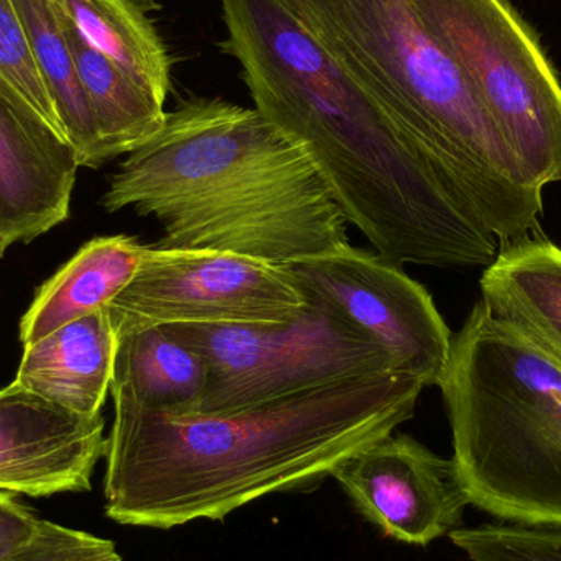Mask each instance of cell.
Masks as SVG:
<instances>
[{
    "label": "cell",
    "instance_id": "5",
    "mask_svg": "<svg viewBox=\"0 0 561 561\" xmlns=\"http://www.w3.org/2000/svg\"><path fill=\"white\" fill-rule=\"evenodd\" d=\"M438 388L470 506L561 529V365L477 304Z\"/></svg>",
    "mask_w": 561,
    "mask_h": 561
},
{
    "label": "cell",
    "instance_id": "7",
    "mask_svg": "<svg viewBox=\"0 0 561 561\" xmlns=\"http://www.w3.org/2000/svg\"><path fill=\"white\" fill-rule=\"evenodd\" d=\"M460 66L534 190L561 183V84L510 0H412Z\"/></svg>",
    "mask_w": 561,
    "mask_h": 561
},
{
    "label": "cell",
    "instance_id": "21",
    "mask_svg": "<svg viewBox=\"0 0 561 561\" xmlns=\"http://www.w3.org/2000/svg\"><path fill=\"white\" fill-rule=\"evenodd\" d=\"M450 539L471 561H561V529L483 524L458 527Z\"/></svg>",
    "mask_w": 561,
    "mask_h": 561
},
{
    "label": "cell",
    "instance_id": "15",
    "mask_svg": "<svg viewBox=\"0 0 561 561\" xmlns=\"http://www.w3.org/2000/svg\"><path fill=\"white\" fill-rule=\"evenodd\" d=\"M147 245L127 236L85 243L38 290L19 325L23 346L59 327L107 307L137 276Z\"/></svg>",
    "mask_w": 561,
    "mask_h": 561
},
{
    "label": "cell",
    "instance_id": "11",
    "mask_svg": "<svg viewBox=\"0 0 561 561\" xmlns=\"http://www.w3.org/2000/svg\"><path fill=\"white\" fill-rule=\"evenodd\" d=\"M104 415L58 408L13 381L0 391V493H88L107 451Z\"/></svg>",
    "mask_w": 561,
    "mask_h": 561
},
{
    "label": "cell",
    "instance_id": "10",
    "mask_svg": "<svg viewBox=\"0 0 561 561\" xmlns=\"http://www.w3.org/2000/svg\"><path fill=\"white\" fill-rule=\"evenodd\" d=\"M332 477L366 520L409 546H428L458 529L470 506L454 458L404 434L362 448Z\"/></svg>",
    "mask_w": 561,
    "mask_h": 561
},
{
    "label": "cell",
    "instance_id": "9",
    "mask_svg": "<svg viewBox=\"0 0 561 561\" xmlns=\"http://www.w3.org/2000/svg\"><path fill=\"white\" fill-rule=\"evenodd\" d=\"M284 266L307 297L329 304L382 346L399 371L425 388L440 385L454 340L428 290L402 266L350 243Z\"/></svg>",
    "mask_w": 561,
    "mask_h": 561
},
{
    "label": "cell",
    "instance_id": "8",
    "mask_svg": "<svg viewBox=\"0 0 561 561\" xmlns=\"http://www.w3.org/2000/svg\"><path fill=\"white\" fill-rule=\"evenodd\" d=\"M307 304L284 265L210 250L147 247L134 280L108 304L118 336L178 323H278Z\"/></svg>",
    "mask_w": 561,
    "mask_h": 561
},
{
    "label": "cell",
    "instance_id": "22",
    "mask_svg": "<svg viewBox=\"0 0 561 561\" xmlns=\"http://www.w3.org/2000/svg\"><path fill=\"white\" fill-rule=\"evenodd\" d=\"M7 561H122L115 543L43 520L36 539Z\"/></svg>",
    "mask_w": 561,
    "mask_h": 561
},
{
    "label": "cell",
    "instance_id": "6",
    "mask_svg": "<svg viewBox=\"0 0 561 561\" xmlns=\"http://www.w3.org/2000/svg\"><path fill=\"white\" fill-rule=\"evenodd\" d=\"M163 329L207 363L203 414L240 411L358 376L402 373L382 346L316 297L284 322Z\"/></svg>",
    "mask_w": 561,
    "mask_h": 561
},
{
    "label": "cell",
    "instance_id": "14",
    "mask_svg": "<svg viewBox=\"0 0 561 561\" xmlns=\"http://www.w3.org/2000/svg\"><path fill=\"white\" fill-rule=\"evenodd\" d=\"M484 310L561 365V250L542 240L507 247L481 278Z\"/></svg>",
    "mask_w": 561,
    "mask_h": 561
},
{
    "label": "cell",
    "instance_id": "13",
    "mask_svg": "<svg viewBox=\"0 0 561 561\" xmlns=\"http://www.w3.org/2000/svg\"><path fill=\"white\" fill-rule=\"evenodd\" d=\"M117 343L108 307H102L23 346L15 381L58 408L101 414Z\"/></svg>",
    "mask_w": 561,
    "mask_h": 561
},
{
    "label": "cell",
    "instance_id": "1",
    "mask_svg": "<svg viewBox=\"0 0 561 561\" xmlns=\"http://www.w3.org/2000/svg\"><path fill=\"white\" fill-rule=\"evenodd\" d=\"M424 388L405 373H381L240 411L190 415L112 398L105 514L122 526L168 530L317 486L411 421Z\"/></svg>",
    "mask_w": 561,
    "mask_h": 561
},
{
    "label": "cell",
    "instance_id": "16",
    "mask_svg": "<svg viewBox=\"0 0 561 561\" xmlns=\"http://www.w3.org/2000/svg\"><path fill=\"white\" fill-rule=\"evenodd\" d=\"M207 378L203 356L168 335L163 327L118 336L112 398L164 414H197Z\"/></svg>",
    "mask_w": 561,
    "mask_h": 561
},
{
    "label": "cell",
    "instance_id": "12",
    "mask_svg": "<svg viewBox=\"0 0 561 561\" xmlns=\"http://www.w3.org/2000/svg\"><path fill=\"white\" fill-rule=\"evenodd\" d=\"M78 170L65 137L0 99V259L68 219Z\"/></svg>",
    "mask_w": 561,
    "mask_h": 561
},
{
    "label": "cell",
    "instance_id": "20",
    "mask_svg": "<svg viewBox=\"0 0 561 561\" xmlns=\"http://www.w3.org/2000/svg\"><path fill=\"white\" fill-rule=\"evenodd\" d=\"M0 99L66 138L13 0H0Z\"/></svg>",
    "mask_w": 561,
    "mask_h": 561
},
{
    "label": "cell",
    "instance_id": "19",
    "mask_svg": "<svg viewBox=\"0 0 561 561\" xmlns=\"http://www.w3.org/2000/svg\"><path fill=\"white\" fill-rule=\"evenodd\" d=\"M82 38L167 102L171 56L160 33L135 0H55Z\"/></svg>",
    "mask_w": 561,
    "mask_h": 561
},
{
    "label": "cell",
    "instance_id": "3",
    "mask_svg": "<svg viewBox=\"0 0 561 561\" xmlns=\"http://www.w3.org/2000/svg\"><path fill=\"white\" fill-rule=\"evenodd\" d=\"M108 214L153 217L163 250H210L287 265L348 243L346 220L302 145L256 108L191 99L118 164Z\"/></svg>",
    "mask_w": 561,
    "mask_h": 561
},
{
    "label": "cell",
    "instance_id": "17",
    "mask_svg": "<svg viewBox=\"0 0 561 561\" xmlns=\"http://www.w3.org/2000/svg\"><path fill=\"white\" fill-rule=\"evenodd\" d=\"M59 13L107 160L131 153L163 128V102L92 48Z\"/></svg>",
    "mask_w": 561,
    "mask_h": 561
},
{
    "label": "cell",
    "instance_id": "18",
    "mask_svg": "<svg viewBox=\"0 0 561 561\" xmlns=\"http://www.w3.org/2000/svg\"><path fill=\"white\" fill-rule=\"evenodd\" d=\"M13 3L79 168H101L107 163V154L62 28L58 5L55 0H13Z\"/></svg>",
    "mask_w": 561,
    "mask_h": 561
},
{
    "label": "cell",
    "instance_id": "23",
    "mask_svg": "<svg viewBox=\"0 0 561 561\" xmlns=\"http://www.w3.org/2000/svg\"><path fill=\"white\" fill-rule=\"evenodd\" d=\"M43 519L10 494L0 493V561L12 559L28 547L42 530Z\"/></svg>",
    "mask_w": 561,
    "mask_h": 561
},
{
    "label": "cell",
    "instance_id": "4",
    "mask_svg": "<svg viewBox=\"0 0 561 561\" xmlns=\"http://www.w3.org/2000/svg\"><path fill=\"white\" fill-rule=\"evenodd\" d=\"M382 108L448 196L501 242L539 230L542 191L412 0H284Z\"/></svg>",
    "mask_w": 561,
    "mask_h": 561
},
{
    "label": "cell",
    "instance_id": "2",
    "mask_svg": "<svg viewBox=\"0 0 561 561\" xmlns=\"http://www.w3.org/2000/svg\"><path fill=\"white\" fill-rule=\"evenodd\" d=\"M255 108L312 160L346 222L398 266L478 268L496 237L448 196L382 108L284 0H220Z\"/></svg>",
    "mask_w": 561,
    "mask_h": 561
}]
</instances>
